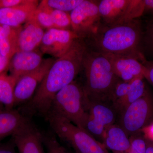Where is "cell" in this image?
Returning a JSON list of instances; mask_svg holds the SVG:
<instances>
[{
	"instance_id": "obj_37",
	"label": "cell",
	"mask_w": 153,
	"mask_h": 153,
	"mask_svg": "<svg viewBox=\"0 0 153 153\" xmlns=\"http://www.w3.org/2000/svg\"><path fill=\"white\" fill-rule=\"evenodd\" d=\"M5 109V108H4V107L2 105L0 104V110H1Z\"/></svg>"
},
{
	"instance_id": "obj_9",
	"label": "cell",
	"mask_w": 153,
	"mask_h": 153,
	"mask_svg": "<svg viewBox=\"0 0 153 153\" xmlns=\"http://www.w3.org/2000/svg\"><path fill=\"white\" fill-rule=\"evenodd\" d=\"M88 118L85 129L102 144L105 131L114 124L118 114L112 104L89 102L87 104Z\"/></svg>"
},
{
	"instance_id": "obj_32",
	"label": "cell",
	"mask_w": 153,
	"mask_h": 153,
	"mask_svg": "<svg viewBox=\"0 0 153 153\" xmlns=\"http://www.w3.org/2000/svg\"><path fill=\"white\" fill-rule=\"evenodd\" d=\"M10 61V60L7 58L0 54V74L6 72L8 69Z\"/></svg>"
},
{
	"instance_id": "obj_23",
	"label": "cell",
	"mask_w": 153,
	"mask_h": 153,
	"mask_svg": "<svg viewBox=\"0 0 153 153\" xmlns=\"http://www.w3.org/2000/svg\"><path fill=\"white\" fill-rule=\"evenodd\" d=\"M83 0H44L41 4L53 10L66 12L72 11L82 2Z\"/></svg>"
},
{
	"instance_id": "obj_24",
	"label": "cell",
	"mask_w": 153,
	"mask_h": 153,
	"mask_svg": "<svg viewBox=\"0 0 153 153\" xmlns=\"http://www.w3.org/2000/svg\"><path fill=\"white\" fill-rule=\"evenodd\" d=\"M49 12L55 28L61 30H71L69 29L71 28L69 14L66 12L51 8H49Z\"/></svg>"
},
{
	"instance_id": "obj_2",
	"label": "cell",
	"mask_w": 153,
	"mask_h": 153,
	"mask_svg": "<svg viewBox=\"0 0 153 153\" xmlns=\"http://www.w3.org/2000/svg\"><path fill=\"white\" fill-rule=\"evenodd\" d=\"M82 66L85 71V83L83 88L87 103H111L114 90L120 79L115 74L106 56L98 51L85 52Z\"/></svg>"
},
{
	"instance_id": "obj_33",
	"label": "cell",
	"mask_w": 153,
	"mask_h": 153,
	"mask_svg": "<svg viewBox=\"0 0 153 153\" xmlns=\"http://www.w3.org/2000/svg\"><path fill=\"white\" fill-rule=\"evenodd\" d=\"M145 11H153V0H144Z\"/></svg>"
},
{
	"instance_id": "obj_22",
	"label": "cell",
	"mask_w": 153,
	"mask_h": 153,
	"mask_svg": "<svg viewBox=\"0 0 153 153\" xmlns=\"http://www.w3.org/2000/svg\"><path fill=\"white\" fill-rule=\"evenodd\" d=\"M29 19L35 21L43 29L47 28L49 30L56 28L50 15L49 8L41 3L30 15L28 20Z\"/></svg>"
},
{
	"instance_id": "obj_25",
	"label": "cell",
	"mask_w": 153,
	"mask_h": 153,
	"mask_svg": "<svg viewBox=\"0 0 153 153\" xmlns=\"http://www.w3.org/2000/svg\"><path fill=\"white\" fill-rule=\"evenodd\" d=\"M42 135L46 153H71L60 144L55 134L49 133Z\"/></svg>"
},
{
	"instance_id": "obj_29",
	"label": "cell",
	"mask_w": 153,
	"mask_h": 153,
	"mask_svg": "<svg viewBox=\"0 0 153 153\" xmlns=\"http://www.w3.org/2000/svg\"><path fill=\"white\" fill-rule=\"evenodd\" d=\"M16 148L13 141L11 139L8 142L0 143V153H16Z\"/></svg>"
},
{
	"instance_id": "obj_20",
	"label": "cell",
	"mask_w": 153,
	"mask_h": 153,
	"mask_svg": "<svg viewBox=\"0 0 153 153\" xmlns=\"http://www.w3.org/2000/svg\"><path fill=\"white\" fill-rule=\"evenodd\" d=\"M143 76L137 77L130 82V86L128 92L122 98L116 101L112 105L118 116L134 102L142 97L147 90Z\"/></svg>"
},
{
	"instance_id": "obj_7",
	"label": "cell",
	"mask_w": 153,
	"mask_h": 153,
	"mask_svg": "<svg viewBox=\"0 0 153 153\" xmlns=\"http://www.w3.org/2000/svg\"><path fill=\"white\" fill-rule=\"evenodd\" d=\"M98 7L105 26L135 20L145 11L144 0H102L98 2Z\"/></svg>"
},
{
	"instance_id": "obj_34",
	"label": "cell",
	"mask_w": 153,
	"mask_h": 153,
	"mask_svg": "<svg viewBox=\"0 0 153 153\" xmlns=\"http://www.w3.org/2000/svg\"><path fill=\"white\" fill-rule=\"evenodd\" d=\"M146 139V153H153V141Z\"/></svg>"
},
{
	"instance_id": "obj_16",
	"label": "cell",
	"mask_w": 153,
	"mask_h": 153,
	"mask_svg": "<svg viewBox=\"0 0 153 153\" xmlns=\"http://www.w3.org/2000/svg\"><path fill=\"white\" fill-rule=\"evenodd\" d=\"M44 34L43 28L35 21L28 20L19 34L18 52L35 51L40 46Z\"/></svg>"
},
{
	"instance_id": "obj_3",
	"label": "cell",
	"mask_w": 153,
	"mask_h": 153,
	"mask_svg": "<svg viewBox=\"0 0 153 153\" xmlns=\"http://www.w3.org/2000/svg\"><path fill=\"white\" fill-rule=\"evenodd\" d=\"M92 37L98 52L132 56L141 61L145 59L139 49L141 29L136 19L117 25H102Z\"/></svg>"
},
{
	"instance_id": "obj_13",
	"label": "cell",
	"mask_w": 153,
	"mask_h": 153,
	"mask_svg": "<svg viewBox=\"0 0 153 153\" xmlns=\"http://www.w3.org/2000/svg\"><path fill=\"white\" fill-rule=\"evenodd\" d=\"M104 54L111 63L115 74L121 80L130 82L137 77L144 76L145 66L137 58L126 55Z\"/></svg>"
},
{
	"instance_id": "obj_28",
	"label": "cell",
	"mask_w": 153,
	"mask_h": 153,
	"mask_svg": "<svg viewBox=\"0 0 153 153\" xmlns=\"http://www.w3.org/2000/svg\"><path fill=\"white\" fill-rule=\"evenodd\" d=\"M142 63L145 67L144 78L147 79L153 86V61L149 62L145 59Z\"/></svg>"
},
{
	"instance_id": "obj_15",
	"label": "cell",
	"mask_w": 153,
	"mask_h": 153,
	"mask_svg": "<svg viewBox=\"0 0 153 153\" xmlns=\"http://www.w3.org/2000/svg\"><path fill=\"white\" fill-rule=\"evenodd\" d=\"M38 1L25 0L19 5L0 10V24L11 27L21 26L27 22L30 15L37 8Z\"/></svg>"
},
{
	"instance_id": "obj_11",
	"label": "cell",
	"mask_w": 153,
	"mask_h": 153,
	"mask_svg": "<svg viewBox=\"0 0 153 153\" xmlns=\"http://www.w3.org/2000/svg\"><path fill=\"white\" fill-rule=\"evenodd\" d=\"M55 60L52 58L43 60L36 70L25 74L17 81L15 91V106L32 97L38 84L40 85Z\"/></svg>"
},
{
	"instance_id": "obj_36",
	"label": "cell",
	"mask_w": 153,
	"mask_h": 153,
	"mask_svg": "<svg viewBox=\"0 0 153 153\" xmlns=\"http://www.w3.org/2000/svg\"><path fill=\"white\" fill-rule=\"evenodd\" d=\"M113 153H130L128 152H112Z\"/></svg>"
},
{
	"instance_id": "obj_4",
	"label": "cell",
	"mask_w": 153,
	"mask_h": 153,
	"mask_svg": "<svg viewBox=\"0 0 153 153\" xmlns=\"http://www.w3.org/2000/svg\"><path fill=\"white\" fill-rule=\"evenodd\" d=\"M87 104L83 87L74 81L57 92L49 113L60 116L84 129L88 118Z\"/></svg>"
},
{
	"instance_id": "obj_5",
	"label": "cell",
	"mask_w": 153,
	"mask_h": 153,
	"mask_svg": "<svg viewBox=\"0 0 153 153\" xmlns=\"http://www.w3.org/2000/svg\"><path fill=\"white\" fill-rule=\"evenodd\" d=\"M46 118L55 135L68 144L74 153H109L104 145L85 129L52 113Z\"/></svg>"
},
{
	"instance_id": "obj_18",
	"label": "cell",
	"mask_w": 153,
	"mask_h": 153,
	"mask_svg": "<svg viewBox=\"0 0 153 153\" xmlns=\"http://www.w3.org/2000/svg\"><path fill=\"white\" fill-rule=\"evenodd\" d=\"M22 26L11 27L0 24V54L11 60L18 52L19 34Z\"/></svg>"
},
{
	"instance_id": "obj_6",
	"label": "cell",
	"mask_w": 153,
	"mask_h": 153,
	"mask_svg": "<svg viewBox=\"0 0 153 153\" xmlns=\"http://www.w3.org/2000/svg\"><path fill=\"white\" fill-rule=\"evenodd\" d=\"M118 125L129 137L141 131L153 122V98L147 90L140 98L118 115Z\"/></svg>"
},
{
	"instance_id": "obj_21",
	"label": "cell",
	"mask_w": 153,
	"mask_h": 153,
	"mask_svg": "<svg viewBox=\"0 0 153 153\" xmlns=\"http://www.w3.org/2000/svg\"><path fill=\"white\" fill-rule=\"evenodd\" d=\"M17 81L6 72L0 74V104L6 109H14V91Z\"/></svg>"
},
{
	"instance_id": "obj_8",
	"label": "cell",
	"mask_w": 153,
	"mask_h": 153,
	"mask_svg": "<svg viewBox=\"0 0 153 153\" xmlns=\"http://www.w3.org/2000/svg\"><path fill=\"white\" fill-rule=\"evenodd\" d=\"M71 30L80 37L91 36L98 32L102 26L98 2L83 0L71 12Z\"/></svg>"
},
{
	"instance_id": "obj_12",
	"label": "cell",
	"mask_w": 153,
	"mask_h": 153,
	"mask_svg": "<svg viewBox=\"0 0 153 153\" xmlns=\"http://www.w3.org/2000/svg\"><path fill=\"white\" fill-rule=\"evenodd\" d=\"M19 153H46L43 135L28 120L12 136Z\"/></svg>"
},
{
	"instance_id": "obj_10",
	"label": "cell",
	"mask_w": 153,
	"mask_h": 153,
	"mask_svg": "<svg viewBox=\"0 0 153 153\" xmlns=\"http://www.w3.org/2000/svg\"><path fill=\"white\" fill-rule=\"evenodd\" d=\"M78 38L72 30L49 29L45 33L40 44L41 52L59 58L68 52Z\"/></svg>"
},
{
	"instance_id": "obj_30",
	"label": "cell",
	"mask_w": 153,
	"mask_h": 153,
	"mask_svg": "<svg viewBox=\"0 0 153 153\" xmlns=\"http://www.w3.org/2000/svg\"><path fill=\"white\" fill-rule=\"evenodd\" d=\"M25 0H0V10L19 5L25 2Z\"/></svg>"
},
{
	"instance_id": "obj_35",
	"label": "cell",
	"mask_w": 153,
	"mask_h": 153,
	"mask_svg": "<svg viewBox=\"0 0 153 153\" xmlns=\"http://www.w3.org/2000/svg\"><path fill=\"white\" fill-rule=\"evenodd\" d=\"M151 39H152V43L153 45V27L152 29V32H151Z\"/></svg>"
},
{
	"instance_id": "obj_17",
	"label": "cell",
	"mask_w": 153,
	"mask_h": 153,
	"mask_svg": "<svg viewBox=\"0 0 153 153\" xmlns=\"http://www.w3.org/2000/svg\"><path fill=\"white\" fill-rule=\"evenodd\" d=\"M102 144L112 152H128L130 148L129 137L117 124H113L105 131Z\"/></svg>"
},
{
	"instance_id": "obj_31",
	"label": "cell",
	"mask_w": 153,
	"mask_h": 153,
	"mask_svg": "<svg viewBox=\"0 0 153 153\" xmlns=\"http://www.w3.org/2000/svg\"><path fill=\"white\" fill-rule=\"evenodd\" d=\"M145 138L153 141V122L141 131Z\"/></svg>"
},
{
	"instance_id": "obj_27",
	"label": "cell",
	"mask_w": 153,
	"mask_h": 153,
	"mask_svg": "<svg viewBox=\"0 0 153 153\" xmlns=\"http://www.w3.org/2000/svg\"><path fill=\"white\" fill-rule=\"evenodd\" d=\"M130 86V82H124L120 80L117 82L113 93L111 97V103L122 98L128 92Z\"/></svg>"
},
{
	"instance_id": "obj_26",
	"label": "cell",
	"mask_w": 153,
	"mask_h": 153,
	"mask_svg": "<svg viewBox=\"0 0 153 153\" xmlns=\"http://www.w3.org/2000/svg\"><path fill=\"white\" fill-rule=\"evenodd\" d=\"M130 153H146V142L141 131L129 137Z\"/></svg>"
},
{
	"instance_id": "obj_14",
	"label": "cell",
	"mask_w": 153,
	"mask_h": 153,
	"mask_svg": "<svg viewBox=\"0 0 153 153\" xmlns=\"http://www.w3.org/2000/svg\"><path fill=\"white\" fill-rule=\"evenodd\" d=\"M43 61L41 52L37 51L17 52L10 61V75L18 81L22 76L37 69Z\"/></svg>"
},
{
	"instance_id": "obj_1",
	"label": "cell",
	"mask_w": 153,
	"mask_h": 153,
	"mask_svg": "<svg viewBox=\"0 0 153 153\" xmlns=\"http://www.w3.org/2000/svg\"><path fill=\"white\" fill-rule=\"evenodd\" d=\"M87 50L84 41L78 38L65 55L54 61L31 100L30 106L33 111L46 117L55 95L74 81Z\"/></svg>"
},
{
	"instance_id": "obj_19",
	"label": "cell",
	"mask_w": 153,
	"mask_h": 153,
	"mask_svg": "<svg viewBox=\"0 0 153 153\" xmlns=\"http://www.w3.org/2000/svg\"><path fill=\"white\" fill-rule=\"evenodd\" d=\"M28 120L16 110H0V143L5 138L13 135Z\"/></svg>"
}]
</instances>
